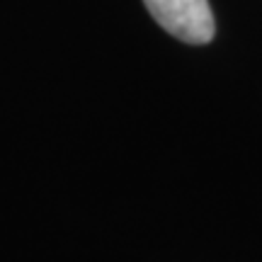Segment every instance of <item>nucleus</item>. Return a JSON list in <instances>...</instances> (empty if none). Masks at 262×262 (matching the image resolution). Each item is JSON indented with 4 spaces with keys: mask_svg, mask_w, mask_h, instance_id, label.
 Returning <instances> with one entry per match:
<instances>
[{
    "mask_svg": "<svg viewBox=\"0 0 262 262\" xmlns=\"http://www.w3.org/2000/svg\"><path fill=\"white\" fill-rule=\"evenodd\" d=\"M153 19L168 34L187 44H206L214 39L216 25L209 0H143Z\"/></svg>",
    "mask_w": 262,
    "mask_h": 262,
    "instance_id": "f257e3e1",
    "label": "nucleus"
}]
</instances>
